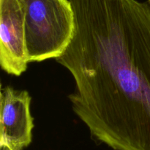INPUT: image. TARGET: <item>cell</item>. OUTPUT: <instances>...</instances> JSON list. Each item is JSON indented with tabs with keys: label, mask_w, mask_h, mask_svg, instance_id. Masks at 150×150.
<instances>
[{
	"label": "cell",
	"mask_w": 150,
	"mask_h": 150,
	"mask_svg": "<svg viewBox=\"0 0 150 150\" xmlns=\"http://www.w3.org/2000/svg\"><path fill=\"white\" fill-rule=\"evenodd\" d=\"M0 149L1 150H13L7 144H0Z\"/></svg>",
	"instance_id": "obj_5"
},
{
	"label": "cell",
	"mask_w": 150,
	"mask_h": 150,
	"mask_svg": "<svg viewBox=\"0 0 150 150\" xmlns=\"http://www.w3.org/2000/svg\"><path fill=\"white\" fill-rule=\"evenodd\" d=\"M30 102L26 91H16L10 86L1 89L0 144H7L13 150H22L31 144L34 124Z\"/></svg>",
	"instance_id": "obj_4"
},
{
	"label": "cell",
	"mask_w": 150,
	"mask_h": 150,
	"mask_svg": "<svg viewBox=\"0 0 150 150\" xmlns=\"http://www.w3.org/2000/svg\"><path fill=\"white\" fill-rule=\"evenodd\" d=\"M148 2H149V4H150V0H148Z\"/></svg>",
	"instance_id": "obj_6"
},
{
	"label": "cell",
	"mask_w": 150,
	"mask_h": 150,
	"mask_svg": "<svg viewBox=\"0 0 150 150\" xmlns=\"http://www.w3.org/2000/svg\"><path fill=\"white\" fill-rule=\"evenodd\" d=\"M27 54L30 62L55 58L63 54L75 31L70 0H23Z\"/></svg>",
	"instance_id": "obj_2"
},
{
	"label": "cell",
	"mask_w": 150,
	"mask_h": 150,
	"mask_svg": "<svg viewBox=\"0 0 150 150\" xmlns=\"http://www.w3.org/2000/svg\"><path fill=\"white\" fill-rule=\"evenodd\" d=\"M29 63L23 0H0V64L9 74L20 76Z\"/></svg>",
	"instance_id": "obj_3"
},
{
	"label": "cell",
	"mask_w": 150,
	"mask_h": 150,
	"mask_svg": "<svg viewBox=\"0 0 150 150\" xmlns=\"http://www.w3.org/2000/svg\"><path fill=\"white\" fill-rule=\"evenodd\" d=\"M75 31L56 60L74 79V113L114 150H150V4L70 0Z\"/></svg>",
	"instance_id": "obj_1"
}]
</instances>
